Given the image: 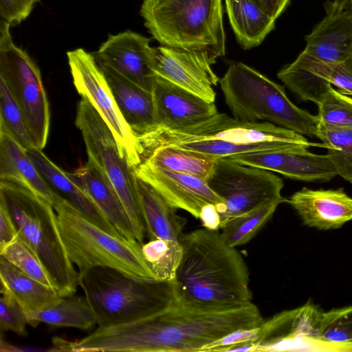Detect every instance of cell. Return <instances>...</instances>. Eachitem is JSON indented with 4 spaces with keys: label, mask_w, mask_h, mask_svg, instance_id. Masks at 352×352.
I'll return each instance as SVG.
<instances>
[{
    "label": "cell",
    "mask_w": 352,
    "mask_h": 352,
    "mask_svg": "<svg viewBox=\"0 0 352 352\" xmlns=\"http://www.w3.org/2000/svg\"><path fill=\"white\" fill-rule=\"evenodd\" d=\"M264 320L252 302L214 306L197 303L175 290L160 311L135 321L98 327L71 342L73 352L201 351L208 344L234 331L260 326Z\"/></svg>",
    "instance_id": "obj_1"
},
{
    "label": "cell",
    "mask_w": 352,
    "mask_h": 352,
    "mask_svg": "<svg viewBox=\"0 0 352 352\" xmlns=\"http://www.w3.org/2000/svg\"><path fill=\"white\" fill-rule=\"evenodd\" d=\"M180 243L182 253L173 283L181 296L214 306L252 302L248 266L218 230H195L184 234Z\"/></svg>",
    "instance_id": "obj_2"
},
{
    "label": "cell",
    "mask_w": 352,
    "mask_h": 352,
    "mask_svg": "<svg viewBox=\"0 0 352 352\" xmlns=\"http://www.w3.org/2000/svg\"><path fill=\"white\" fill-rule=\"evenodd\" d=\"M0 201L10 212L19 236L41 261L60 295H74L79 286V272L63 243L53 205L23 186L1 179Z\"/></svg>",
    "instance_id": "obj_3"
},
{
    "label": "cell",
    "mask_w": 352,
    "mask_h": 352,
    "mask_svg": "<svg viewBox=\"0 0 352 352\" xmlns=\"http://www.w3.org/2000/svg\"><path fill=\"white\" fill-rule=\"evenodd\" d=\"M79 286L99 327L127 323L153 315L175 296L173 281L135 278L107 267L79 274Z\"/></svg>",
    "instance_id": "obj_4"
},
{
    "label": "cell",
    "mask_w": 352,
    "mask_h": 352,
    "mask_svg": "<svg viewBox=\"0 0 352 352\" xmlns=\"http://www.w3.org/2000/svg\"><path fill=\"white\" fill-rule=\"evenodd\" d=\"M140 14L162 45L203 52L215 61L226 54L221 0H143Z\"/></svg>",
    "instance_id": "obj_5"
},
{
    "label": "cell",
    "mask_w": 352,
    "mask_h": 352,
    "mask_svg": "<svg viewBox=\"0 0 352 352\" xmlns=\"http://www.w3.org/2000/svg\"><path fill=\"white\" fill-rule=\"evenodd\" d=\"M219 84L234 118L247 122L264 120L302 135L317 137L318 116L296 106L287 96L283 86L248 65L231 63Z\"/></svg>",
    "instance_id": "obj_6"
},
{
    "label": "cell",
    "mask_w": 352,
    "mask_h": 352,
    "mask_svg": "<svg viewBox=\"0 0 352 352\" xmlns=\"http://www.w3.org/2000/svg\"><path fill=\"white\" fill-rule=\"evenodd\" d=\"M53 206L63 243L79 274L107 267L135 278L157 279L142 254V244L107 232L64 199Z\"/></svg>",
    "instance_id": "obj_7"
},
{
    "label": "cell",
    "mask_w": 352,
    "mask_h": 352,
    "mask_svg": "<svg viewBox=\"0 0 352 352\" xmlns=\"http://www.w3.org/2000/svg\"><path fill=\"white\" fill-rule=\"evenodd\" d=\"M75 124L82 133L88 161L99 168L114 187L129 217L135 239L142 245L146 229L133 168L121 153L107 122L83 97L78 104Z\"/></svg>",
    "instance_id": "obj_8"
},
{
    "label": "cell",
    "mask_w": 352,
    "mask_h": 352,
    "mask_svg": "<svg viewBox=\"0 0 352 352\" xmlns=\"http://www.w3.org/2000/svg\"><path fill=\"white\" fill-rule=\"evenodd\" d=\"M196 139H213L232 145L266 144L280 151L327 148L324 143L307 140L304 135L268 122H247L226 113H217L205 121L181 130L156 128L136 138L140 147L152 148L168 143Z\"/></svg>",
    "instance_id": "obj_9"
},
{
    "label": "cell",
    "mask_w": 352,
    "mask_h": 352,
    "mask_svg": "<svg viewBox=\"0 0 352 352\" xmlns=\"http://www.w3.org/2000/svg\"><path fill=\"white\" fill-rule=\"evenodd\" d=\"M0 22V78L19 106L35 147L42 150L48 138L50 113L41 72L28 54L13 42L11 25Z\"/></svg>",
    "instance_id": "obj_10"
},
{
    "label": "cell",
    "mask_w": 352,
    "mask_h": 352,
    "mask_svg": "<svg viewBox=\"0 0 352 352\" xmlns=\"http://www.w3.org/2000/svg\"><path fill=\"white\" fill-rule=\"evenodd\" d=\"M223 201L217 206L220 228L229 219L262 206L286 202L281 195L283 179L271 171L242 165L226 157L217 160L206 180Z\"/></svg>",
    "instance_id": "obj_11"
},
{
    "label": "cell",
    "mask_w": 352,
    "mask_h": 352,
    "mask_svg": "<svg viewBox=\"0 0 352 352\" xmlns=\"http://www.w3.org/2000/svg\"><path fill=\"white\" fill-rule=\"evenodd\" d=\"M74 85L107 122L131 168L140 158L137 140L122 117L109 84L92 54L82 48L67 52Z\"/></svg>",
    "instance_id": "obj_12"
},
{
    "label": "cell",
    "mask_w": 352,
    "mask_h": 352,
    "mask_svg": "<svg viewBox=\"0 0 352 352\" xmlns=\"http://www.w3.org/2000/svg\"><path fill=\"white\" fill-rule=\"evenodd\" d=\"M322 311L311 302L285 310L258 327L251 352L323 351L318 325Z\"/></svg>",
    "instance_id": "obj_13"
},
{
    "label": "cell",
    "mask_w": 352,
    "mask_h": 352,
    "mask_svg": "<svg viewBox=\"0 0 352 352\" xmlns=\"http://www.w3.org/2000/svg\"><path fill=\"white\" fill-rule=\"evenodd\" d=\"M214 63L205 52L162 45L153 47L151 68L156 75L214 102L213 86L220 80L211 67Z\"/></svg>",
    "instance_id": "obj_14"
},
{
    "label": "cell",
    "mask_w": 352,
    "mask_h": 352,
    "mask_svg": "<svg viewBox=\"0 0 352 352\" xmlns=\"http://www.w3.org/2000/svg\"><path fill=\"white\" fill-rule=\"evenodd\" d=\"M133 169L138 178L151 186L170 206L186 210L197 219L206 205L223 204L204 179L158 168L144 161Z\"/></svg>",
    "instance_id": "obj_15"
},
{
    "label": "cell",
    "mask_w": 352,
    "mask_h": 352,
    "mask_svg": "<svg viewBox=\"0 0 352 352\" xmlns=\"http://www.w3.org/2000/svg\"><path fill=\"white\" fill-rule=\"evenodd\" d=\"M150 41L140 34L126 30L109 35L93 55L98 63L107 65L151 92L156 74L151 68L153 47Z\"/></svg>",
    "instance_id": "obj_16"
},
{
    "label": "cell",
    "mask_w": 352,
    "mask_h": 352,
    "mask_svg": "<svg viewBox=\"0 0 352 352\" xmlns=\"http://www.w3.org/2000/svg\"><path fill=\"white\" fill-rule=\"evenodd\" d=\"M157 128L181 130L218 113L214 102L156 75L152 89Z\"/></svg>",
    "instance_id": "obj_17"
},
{
    "label": "cell",
    "mask_w": 352,
    "mask_h": 352,
    "mask_svg": "<svg viewBox=\"0 0 352 352\" xmlns=\"http://www.w3.org/2000/svg\"><path fill=\"white\" fill-rule=\"evenodd\" d=\"M226 158L242 165L276 172L304 182H327L338 175L327 154H315L308 148L243 153Z\"/></svg>",
    "instance_id": "obj_18"
},
{
    "label": "cell",
    "mask_w": 352,
    "mask_h": 352,
    "mask_svg": "<svg viewBox=\"0 0 352 352\" xmlns=\"http://www.w3.org/2000/svg\"><path fill=\"white\" fill-rule=\"evenodd\" d=\"M324 8V18L305 36L302 52L327 63L351 58L352 12L342 10L336 0L327 1Z\"/></svg>",
    "instance_id": "obj_19"
},
{
    "label": "cell",
    "mask_w": 352,
    "mask_h": 352,
    "mask_svg": "<svg viewBox=\"0 0 352 352\" xmlns=\"http://www.w3.org/2000/svg\"><path fill=\"white\" fill-rule=\"evenodd\" d=\"M303 224L320 230L341 228L352 220V197L342 188L311 189L303 187L288 199Z\"/></svg>",
    "instance_id": "obj_20"
},
{
    "label": "cell",
    "mask_w": 352,
    "mask_h": 352,
    "mask_svg": "<svg viewBox=\"0 0 352 352\" xmlns=\"http://www.w3.org/2000/svg\"><path fill=\"white\" fill-rule=\"evenodd\" d=\"M98 65L109 84L122 117L135 138L156 129L152 93L107 65L102 63Z\"/></svg>",
    "instance_id": "obj_21"
},
{
    "label": "cell",
    "mask_w": 352,
    "mask_h": 352,
    "mask_svg": "<svg viewBox=\"0 0 352 352\" xmlns=\"http://www.w3.org/2000/svg\"><path fill=\"white\" fill-rule=\"evenodd\" d=\"M68 175L90 197L124 238L138 241L120 197L109 179L99 168L88 161L74 172L68 173Z\"/></svg>",
    "instance_id": "obj_22"
},
{
    "label": "cell",
    "mask_w": 352,
    "mask_h": 352,
    "mask_svg": "<svg viewBox=\"0 0 352 352\" xmlns=\"http://www.w3.org/2000/svg\"><path fill=\"white\" fill-rule=\"evenodd\" d=\"M30 159L46 182L58 197L69 201L82 215L98 226L116 236L123 237L108 221L90 197L60 167L52 162L38 148L27 151Z\"/></svg>",
    "instance_id": "obj_23"
},
{
    "label": "cell",
    "mask_w": 352,
    "mask_h": 352,
    "mask_svg": "<svg viewBox=\"0 0 352 352\" xmlns=\"http://www.w3.org/2000/svg\"><path fill=\"white\" fill-rule=\"evenodd\" d=\"M0 179L17 183L53 206L61 199L49 187L30 159L27 151L11 136L0 131Z\"/></svg>",
    "instance_id": "obj_24"
},
{
    "label": "cell",
    "mask_w": 352,
    "mask_h": 352,
    "mask_svg": "<svg viewBox=\"0 0 352 352\" xmlns=\"http://www.w3.org/2000/svg\"><path fill=\"white\" fill-rule=\"evenodd\" d=\"M136 178L146 234L149 239L180 243L184 234L183 230L187 223L186 219L177 215L176 208L170 206L151 186Z\"/></svg>",
    "instance_id": "obj_25"
},
{
    "label": "cell",
    "mask_w": 352,
    "mask_h": 352,
    "mask_svg": "<svg viewBox=\"0 0 352 352\" xmlns=\"http://www.w3.org/2000/svg\"><path fill=\"white\" fill-rule=\"evenodd\" d=\"M230 23L244 50L259 45L275 28L276 19L251 0H225Z\"/></svg>",
    "instance_id": "obj_26"
},
{
    "label": "cell",
    "mask_w": 352,
    "mask_h": 352,
    "mask_svg": "<svg viewBox=\"0 0 352 352\" xmlns=\"http://www.w3.org/2000/svg\"><path fill=\"white\" fill-rule=\"evenodd\" d=\"M0 277L1 287L8 290L25 312L45 309L63 297L58 291L28 276L2 256Z\"/></svg>",
    "instance_id": "obj_27"
},
{
    "label": "cell",
    "mask_w": 352,
    "mask_h": 352,
    "mask_svg": "<svg viewBox=\"0 0 352 352\" xmlns=\"http://www.w3.org/2000/svg\"><path fill=\"white\" fill-rule=\"evenodd\" d=\"M140 161L158 168L207 180L214 167V157L173 146L139 148Z\"/></svg>",
    "instance_id": "obj_28"
},
{
    "label": "cell",
    "mask_w": 352,
    "mask_h": 352,
    "mask_svg": "<svg viewBox=\"0 0 352 352\" xmlns=\"http://www.w3.org/2000/svg\"><path fill=\"white\" fill-rule=\"evenodd\" d=\"M28 324L43 322L56 327H73L89 330L97 324L94 311L85 296L62 297L45 309L26 312Z\"/></svg>",
    "instance_id": "obj_29"
},
{
    "label": "cell",
    "mask_w": 352,
    "mask_h": 352,
    "mask_svg": "<svg viewBox=\"0 0 352 352\" xmlns=\"http://www.w3.org/2000/svg\"><path fill=\"white\" fill-rule=\"evenodd\" d=\"M318 334L323 351H352V305L322 312Z\"/></svg>",
    "instance_id": "obj_30"
},
{
    "label": "cell",
    "mask_w": 352,
    "mask_h": 352,
    "mask_svg": "<svg viewBox=\"0 0 352 352\" xmlns=\"http://www.w3.org/2000/svg\"><path fill=\"white\" fill-rule=\"evenodd\" d=\"M277 77L301 100L316 103L333 87L327 80L314 73L295 59L284 66Z\"/></svg>",
    "instance_id": "obj_31"
},
{
    "label": "cell",
    "mask_w": 352,
    "mask_h": 352,
    "mask_svg": "<svg viewBox=\"0 0 352 352\" xmlns=\"http://www.w3.org/2000/svg\"><path fill=\"white\" fill-rule=\"evenodd\" d=\"M278 205L266 204L229 219L220 228L223 239L235 248L248 243L272 217Z\"/></svg>",
    "instance_id": "obj_32"
},
{
    "label": "cell",
    "mask_w": 352,
    "mask_h": 352,
    "mask_svg": "<svg viewBox=\"0 0 352 352\" xmlns=\"http://www.w3.org/2000/svg\"><path fill=\"white\" fill-rule=\"evenodd\" d=\"M142 251L157 280L173 281L182 253L180 243L150 240L142 245Z\"/></svg>",
    "instance_id": "obj_33"
},
{
    "label": "cell",
    "mask_w": 352,
    "mask_h": 352,
    "mask_svg": "<svg viewBox=\"0 0 352 352\" xmlns=\"http://www.w3.org/2000/svg\"><path fill=\"white\" fill-rule=\"evenodd\" d=\"M0 131L11 136L26 151L35 147L23 113L6 82L0 78Z\"/></svg>",
    "instance_id": "obj_34"
},
{
    "label": "cell",
    "mask_w": 352,
    "mask_h": 352,
    "mask_svg": "<svg viewBox=\"0 0 352 352\" xmlns=\"http://www.w3.org/2000/svg\"><path fill=\"white\" fill-rule=\"evenodd\" d=\"M317 138L329 146L327 155L338 175L352 184V129H329L319 126Z\"/></svg>",
    "instance_id": "obj_35"
},
{
    "label": "cell",
    "mask_w": 352,
    "mask_h": 352,
    "mask_svg": "<svg viewBox=\"0 0 352 352\" xmlns=\"http://www.w3.org/2000/svg\"><path fill=\"white\" fill-rule=\"evenodd\" d=\"M0 256L6 258L28 276L58 291L41 261L19 235L10 243L0 249Z\"/></svg>",
    "instance_id": "obj_36"
},
{
    "label": "cell",
    "mask_w": 352,
    "mask_h": 352,
    "mask_svg": "<svg viewBox=\"0 0 352 352\" xmlns=\"http://www.w3.org/2000/svg\"><path fill=\"white\" fill-rule=\"evenodd\" d=\"M317 106L320 126L329 129H352V98L332 87Z\"/></svg>",
    "instance_id": "obj_37"
},
{
    "label": "cell",
    "mask_w": 352,
    "mask_h": 352,
    "mask_svg": "<svg viewBox=\"0 0 352 352\" xmlns=\"http://www.w3.org/2000/svg\"><path fill=\"white\" fill-rule=\"evenodd\" d=\"M1 294L0 330L1 333L10 331L19 336H25L27 334L25 327L28 324L26 312L8 290L1 287Z\"/></svg>",
    "instance_id": "obj_38"
},
{
    "label": "cell",
    "mask_w": 352,
    "mask_h": 352,
    "mask_svg": "<svg viewBox=\"0 0 352 352\" xmlns=\"http://www.w3.org/2000/svg\"><path fill=\"white\" fill-rule=\"evenodd\" d=\"M40 0H0L1 20L15 26L25 21Z\"/></svg>",
    "instance_id": "obj_39"
},
{
    "label": "cell",
    "mask_w": 352,
    "mask_h": 352,
    "mask_svg": "<svg viewBox=\"0 0 352 352\" xmlns=\"http://www.w3.org/2000/svg\"><path fill=\"white\" fill-rule=\"evenodd\" d=\"M327 78L338 91L352 96V58L334 64L329 69Z\"/></svg>",
    "instance_id": "obj_40"
},
{
    "label": "cell",
    "mask_w": 352,
    "mask_h": 352,
    "mask_svg": "<svg viewBox=\"0 0 352 352\" xmlns=\"http://www.w3.org/2000/svg\"><path fill=\"white\" fill-rule=\"evenodd\" d=\"M19 236L15 223L6 206L0 201V249Z\"/></svg>",
    "instance_id": "obj_41"
},
{
    "label": "cell",
    "mask_w": 352,
    "mask_h": 352,
    "mask_svg": "<svg viewBox=\"0 0 352 352\" xmlns=\"http://www.w3.org/2000/svg\"><path fill=\"white\" fill-rule=\"evenodd\" d=\"M276 20L285 10L291 0H251Z\"/></svg>",
    "instance_id": "obj_42"
},
{
    "label": "cell",
    "mask_w": 352,
    "mask_h": 352,
    "mask_svg": "<svg viewBox=\"0 0 352 352\" xmlns=\"http://www.w3.org/2000/svg\"><path fill=\"white\" fill-rule=\"evenodd\" d=\"M199 219L204 228L211 230H219L220 227V218L217 206L208 204L202 209Z\"/></svg>",
    "instance_id": "obj_43"
},
{
    "label": "cell",
    "mask_w": 352,
    "mask_h": 352,
    "mask_svg": "<svg viewBox=\"0 0 352 352\" xmlns=\"http://www.w3.org/2000/svg\"><path fill=\"white\" fill-rule=\"evenodd\" d=\"M45 351V349H40L37 347H28V346H14L6 342H4L2 339L1 340V351Z\"/></svg>",
    "instance_id": "obj_44"
},
{
    "label": "cell",
    "mask_w": 352,
    "mask_h": 352,
    "mask_svg": "<svg viewBox=\"0 0 352 352\" xmlns=\"http://www.w3.org/2000/svg\"><path fill=\"white\" fill-rule=\"evenodd\" d=\"M336 1L342 10L352 12V0H336Z\"/></svg>",
    "instance_id": "obj_45"
}]
</instances>
